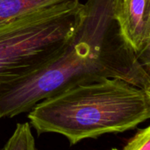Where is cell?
Returning a JSON list of instances; mask_svg holds the SVG:
<instances>
[{
  "mask_svg": "<svg viewBox=\"0 0 150 150\" xmlns=\"http://www.w3.org/2000/svg\"><path fill=\"white\" fill-rule=\"evenodd\" d=\"M119 0H87L83 16L62 52L40 70L0 85V118H13L72 87L117 78L150 92L149 68L122 36Z\"/></svg>",
  "mask_w": 150,
  "mask_h": 150,
  "instance_id": "cell-1",
  "label": "cell"
},
{
  "mask_svg": "<svg viewBox=\"0 0 150 150\" xmlns=\"http://www.w3.org/2000/svg\"><path fill=\"white\" fill-rule=\"evenodd\" d=\"M149 117L150 92L117 78L63 91L37 103L28 114L38 134H60L71 145L134 129Z\"/></svg>",
  "mask_w": 150,
  "mask_h": 150,
  "instance_id": "cell-2",
  "label": "cell"
},
{
  "mask_svg": "<svg viewBox=\"0 0 150 150\" xmlns=\"http://www.w3.org/2000/svg\"><path fill=\"white\" fill-rule=\"evenodd\" d=\"M83 16V4L70 0L0 23V85L32 75L55 59Z\"/></svg>",
  "mask_w": 150,
  "mask_h": 150,
  "instance_id": "cell-3",
  "label": "cell"
},
{
  "mask_svg": "<svg viewBox=\"0 0 150 150\" xmlns=\"http://www.w3.org/2000/svg\"><path fill=\"white\" fill-rule=\"evenodd\" d=\"M150 0H119L116 19L120 31L142 62L149 68Z\"/></svg>",
  "mask_w": 150,
  "mask_h": 150,
  "instance_id": "cell-4",
  "label": "cell"
},
{
  "mask_svg": "<svg viewBox=\"0 0 150 150\" xmlns=\"http://www.w3.org/2000/svg\"><path fill=\"white\" fill-rule=\"evenodd\" d=\"M66 1L70 0H0V23Z\"/></svg>",
  "mask_w": 150,
  "mask_h": 150,
  "instance_id": "cell-5",
  "label": "cell"
},
{
  "mask_svg": "<svg viewBox=\"0 0 150 150\" xmlns=\"http://www.w3.org/2000/svg\"><path fill=\"white\" fill-rule=\"evenodd\" d=\"M3 150H37L30 124H18Z\"/></svg>",
  "mask_w": 150,
  "mask_h": 150,
  "instance_id": "cell-6",
  "label": "cell"
},
{
  "mask_svg": "<svg viewBox=\"0 0 150 150\" xmlns=\"http://www.w3.org/2000/svg\"><path fill=\"white\" fill-rule=\"evenodd\" d=\"M123 150H150V127L140 129Z\"/></svg>",
  "mask_w": 150,
  "mask_h": 150,
  "instance_id": "cell-7",
  "label": "cell"
},
{
  "mask_svg": "<svg viewBox=\"0 0 150 150\" xmlns=\"http://www.w3.org/2000/svg\"><path fill=\"white\" fill-rule=\"evenodd\" d=\"M112 150H119V149H112Z\"/></svg>",
  "mask_w": 150,
  "mask_h": 150,
  "instance_id": "cell-8",
  "label": "cell"
}]
</instances>
